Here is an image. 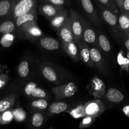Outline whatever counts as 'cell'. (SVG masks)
<instances>
[{
  "instance_id": "ac0fdd59",
  "label": "cell",
  "mask_w": 129,
  "mask_h": 129,
  "mask_svg": "<svg viewBox=\"0 0 129 129\" xmlns=\"http://www.w3.org/2000/svg\"><path fill=\"white\" fill-rule=\"evenodd\" d=\"M69 18L68 13L65 10L57 15L52 19H50V24L55 30L57 31L66 23Z\"/></svg>"
},
{
  "instance_id": "e575fe53",
  "label": "cell",
  "mask_w": 129,
  "mask_h": 129,
  "mask_svg": "<svg viewBox=\"0 0 129 129\" xmlns=\"http://www.w3.org/2000/svg\"><path fill=\"white\" fill-rule=\"evenodd\" d=\"M96 118L93 117H89V116H85L83 117V119L82 120L81 122L79 124V128H88L89 126L92 125V123L94 122Z\"/></svg>"
},
{
  "instance_id": "8fae6325",
  "label": "cell",
  "mask_w": 129,
  "mask_h": 129,
  "mask_svg": "<svg viewBox=\"0 0 129 129\" xmlns=\"http://www.w3.org/2000/svg\"><path fill=\"white\" fill-rule=\"evenodd\" d=\"M37 16L36 11H31L28 13L25 14L22 16H19L16 19H15V26L17 30H20L22 27L25 25L32 22H37Z\"/></svg>"
},
{
  "instance_id": "b9f144b4",
  "label": "cell",
  "mask_w": 129,
  "mask_h": 129,
  "mask_svg": "<svg viewBox=\"0 0 129 129\" xmlns=\"http://www.w3.org/2000/svg\"><path fill=\"white\" fill-rule=\"evenodd\" d=\"M122 112H123V114L129 118V105H127L124 106V107L122 108Z\"/></svg>"
},
{
  "instance_id": "7a4b0ae2",
  "label": "cell",
  "mask_w": 129,
  "mask_h": 129,
  "mask_svg": "<svg viewBox=\"0 0 129 129\" xmlns=\"http://www.w3.org/2000/svg\"><path fill=\"white\" fill-rule=\"evenodd\" d=\"M102 17L105 21L111 28L115 37L118 40H122L123 42V37L120 31L118 23V17L117 15L111 10L104 8L102 10Z\"/></svg>"
},
{
  "instance_id": "484cf974",
  "label": "cell",
  "mask_w": 129,
  "mask_h": 129,
  "mask_svg": "<svg viewBox=\"0 0 129 129\" xmlns=\"http://www.w3.org/2000/svg\"><path fill=\"white\" fill-rule=\"evenodd\" d=\"M117 62L122 70L125 71L129 74V61L127 57L124 56L122 51H120L118 54Z\"/></svg>"
},
{
  "instance_id": "cb8c5ba5",
  "label": "cell",
  "mask_w": 129,
  "mask_h": 129,
  "mask_svg": "<svg viewBox=\"0 0 129 129\" xmlns=\"http://www.w3.org/2000/svg\"><path fill=\"white\" fill-rule=\"evenodd\" d=\"M98 44H99V47L102 49L105 52H109L112 50L111 44L108 38L103 34H100L98 35Z\"/></svg>"
},
{
  "instance_id": "1f68e13d",
  "label": "cell",
  "mask_w": 129,
  "mask_h": 129,
  "mask_svg": "<svg viewBox=\"0 0 129 129\" xmlns=\"http://www.w3.org/2000/svg\"><path fill=\"white\" fill-rule=\"evenodd\" d=\"M13 117L15 121L17 122H22L26 117V112L21 108H16L13 110Z\"/></svg>"
},
{
  "instance_id": "44dd1931",
  "label": "cell",
  "mask_w": 129,
  "mask_h": 129,
  "mask_svg": "<svg viewBox=\"0 0 129 129\" xmlns=\"http://www.w3.org/2000/svg\"><path fill=\"white\" fill-rule=\"evenodd\" d=\"M12 0H0V17H5L11 14Z\"/></svg>"
},
{
  "instance_id": "ba28073f",
  "label": "cell",
  "mask_w": 129,
  "mask_h": 129,
  "mask_svg": "<svg viewBox=\"0 0 129 129\" xmlns=\"http://www.w3.org/2000/svg\"><path fill=\"white\" fill-rule=\"evenodd\" d=\"M58 36L62 40V42H71L74 41V36L71 26V21L69 16L65 23L57 31Z\"/></svg>"
},
{
  "instance_id": "e0dca14e",
  "label": "cell",
  "mask_w": 129,
  "mask_h": 129,
  "mask_svg": "<svg viewBox=\"0 0 129 129\" xmlns=\"http://www.w3.org/2000/svg\"><path fill=\"white\" fill-rule=\"evenodd\" d=\"M106 97L109 102L114 103L122 102L125 99V95L120 90L115 88H110L106 93Z\"/></svg>"
},
{
  "instance_id": "836d02e7",
  "label": "cell",
  "mask_w": 129,
  "mask_h": 129,
  "mask_svg": "<svg viewBox=\"0 0 129 129\" xmlns=\"http://www.w3.org/2000/svg\"><path fill=\"white\" fill-rule=\"evenodd\" d=\"M30 96L34 98H37L39 99H43V98H45L47 96L46 92L44 89H42L40 88H38L36 87L34 90L31 91Z\"/></svg>"
},
{
  "instance_id": "ab89813d",
  "label": "cell",
  "mask_w": 129,
  "mask_h": 129,
  "mask_svg": "<svg viewBox=\"0 0 129 129\" xmlns=\"http://www.w3.org/2000/svg\"><path fill=\"white\" fill-rule=\"evenodd\" d=\"M129 14V0H123V11Z\"/></svg>"
},
{
  "instance_id": "52a82bcc",
  "label": "cell",
  "mask_w": 129,
  "mask_h": 129,
  "mask_svg": "<svg viewBox=\"0 0 129 129\" xmlns=\"http://www.w3.org/2000/svg\"><path fill=\"white\" fill-rule=\"evenodd\" d=\"M81 3L83 10L86 13L87 16L89 20L96 26H100L101 25V21L94 8L93 3L91 0H81Z\"/></svg>"
},
{
  "instance_id": "9a60e30c",
  "label": "cell",
  "mask_w": 129,
  "mask_h": 129,
  "mask_svg": "<svg viewBox=\"0 0 129 129\" xmlns=\"http://www.w3.org/2000/svg\"><path fill=\"white\" fill-rule=\"evenodd\" d=\"M89 53L93 66L96 67L100 70L104 71L105 68L104 60L99 50L96 47H91L89 49Z\"/></svg>"
},
{
  "instance_id": "9c48e42d",
  "label": "cell",
  "mask_w": 129,
  "mask_h": 129,
  "mask_svg": "<svg viewBox=\"0 0 129 129\" xmlns=\"http://www.w3.org/2000/svg\"><path fill=\"white\" fill-rule=\"evenodd\" d=\"M106 87L103 81L98 78H94L91 80L90 93L96 99L102 98L105 94Z\"/></svg>"
},
{
  "instance_id": "f6af8a7d",
  "label": "cell",
  "mask_w": 129,
  "mask_h": 129,
  "mask_svg": "<svg viewBox=\"0 0 129 129\" xmlns=\"http://www.w3.org/2000/svg\"><path fill=\"white\" fill-rule=\"evenodd\" d=\"M110 1H111V2H112V3L114 5V4H115V0H110Z\"/></svg>"
},
{
  "instance_id": "5bb4252c",
  "label": "cell",
  "mask_w": 129,
  "mask_h": 129,
  "mask_svg": "<svg viewBox=\"0 0 129 129\" xmlns=\"http://www.w3.org/2000/svg\"><path fill=\"white\" fill-rule=\"evenodd\" d=\"M62 47L66 52L68 54L70 57H71L75 62H78L80 60V56H79V50L78 49V46L75 41L71 42H62Z\"/></svg>"
},
{
  "instance_id": "f35d334b",
  "label": "cell",
  "mask_w": 129,
  "mask_h": 129,
  "mask_svg": "<svg viewBox=\"0 0 129 129\" xmlns=\"http://www.w3.org/2000/svg\"><path fill=\"white\" fill-rule=\"evenodd\" d=\"M8 77L5 74H0V89L3 88L7 83Z\"/></svg>"
},
{
  "instance_id": "74e56055",
  "label": "cell",
  "mask_w": 129,
  "mask_h": 129,
  "mask_svg": "<svg viewBox=\"0 0 129 129\" xmlns=\"http://www.w3.org/2000/svg\"><path fill=\"white\" fill-rule=\"evenodd\" d=\"M98 1H99L102 5L107 6V7L108 8V10L113 11V8H114V5L111 2L110 0H98Z\"/></svg>"
},
{
  "instance_id": "7402d4cb",
  "label": "cell",
  "mask_w": 129,
  "mask_h": 129,
  "mask_svg": "<svg viewBox=\"0 0 129 129\" xmlns=\"http://www.w3.org/2000/svg\"><path fill=\"white\" fill-rule=\"evenodd\" d=\"M16 30L15 23L11 20H6L0 23V33L2 34H13Z\"/></svg>"
},
{
  "instance_id": "bcb514c9",
  "label": "cell",
  "mask_w": 129,
  "mask_h": 129,
  "mask_svg": "<svg viewBox=\"0 0 129 129\" xmlns=\"http://www.w3.org/2000/svg\"><path fill=\"white\" fill-rule=\"evenodd\" d=\"M0 120H1V114H0Z\"/></svg>"
},
{
  "instance_id": "d6986e66",
  "label": "cell",
  "mask_w": 129,
  "mask_h": 129,
  "mask_svg": "<svg viewBox=\"0 0 129 129\" xmlns=\"http://www.w3.org/2000/svg\"><path fill=\"white\" fill-rule=\"evenodd\" d=\"M40 45L44 49L48 50H57L59 47V43L56 39L52 37L42 38L40 40Z\"/></svg>"
},
{
  "instance_id": "603a6c76",
  "label": "cell",
  "mask_w": 129,
  "mask_h": 129,
  "mask_svg": "<svg viewBox=\"0 0 129 129\" xmlns=\"http://www.w3.org/2000/svg\"><path fill=\"white\" fill-rule=\"evenodd\" d=\"M15 100V96L13 94L6 97L0 101V113L10 109Z\"/></svg>"
},
{
  "instance_id": "ffe728a7",
  "label": "cell",
  "mask_w": 129,
  "mask_h": 129,
  "mask_svg": "<svg viewBox=\"0 0 129 129\" xmlns=\"http://www.w3.org/2000/svg\"><path fill=\"white\" fill-rule=\"evenodd\" d=\"M68 106L64 102H57L52 103L49 107V113L50 115H57L66 112Z\"/></svg>"
},
{
  "instance_id": "6da1fadb",
  "label": "cell",
  "mask_w": 129,
  "mask_h": 129,
  "mask_svg": "<svg viewBox=\"0 0 129 129\" xmlns=\"http://www.w3.org/2000/svg\"><path fill=\"white\" fill-rule=\"evenodd\" d=\"M36 0H12L11 15L14 20L25 14L36 11Z\"/></svg>"
},
{
  "instance_id": "7c38bea8",
  "label": "cell",
  "mask_w": 129,
  "mask_h": 129,
  "mask_svg": "<svg viewBox=\"0 0 129 129\" xmlns=\"http://www.w3.org/2000/svg\"><path fill=\"white\" fill-rule=\"evenodd\" d=\"M62 6H54L50 4H44L40 6V12L43 15L49 19H52L64 10Z\"/></svg>"
},
{
  "instance_id": "f546056e",
  "label": "cell",
  "mask_w": 129,
  "mask_h": 129,
  "mask_svg": "<svg viewBox=\"0 0 129 129\" xmlns=\"http://www.w3.org/2000/svg\"><path fill=\"white\" fill-rule=\"evenodd\" d=\"M29 64L26 60L21 62L18 68V74L21 78H25L28 75Z\"/></svg>"
},
{
  "instance_id": "d6a6232c",
  "label": "cell",
  "mask_w": 129,
  "mask_h": 129,
  "mask_svg": "<svg viewBox=\"0 0 129 129\" xmlns=\"http://www.w3.org/2000/svg\"><path fill=\"white\" fill-rule=\"evenodd\" d=\"M31 106L37 110H45L47 108L48 103L44 99H37L32 102Z\"/></svg>"
},
{
  "instance_id": "2e32d148",
  "label": "cell",
  "mask_w": 129,
  "mask_h": 129,
  "mask_svg": "<svg viewBox=\"0 0 129 129\" xmlns=\"http://www.w3.org/2000/svg\"><path fill=\"white\" fill-rule=\"evenodd\" d=\"M118 23L122 37H129V14L121 12L118 17Z\"/></svg>"
},
{
  "instance_id": "7dc6e473",
  "label": "cell",
  "mask_w": 129,
  "mask_h": 129,
  "mask_svg": "<svg viewBox=\"0 0 129 129\" xmlns=\"http://www.w3.org/2000/svg\"><path fill=\"white\" fill-rule=\"evenodd\" d=\"M49 129H53V128H52V127H50V128H49Z\"/></svg>"
},
{
  "instance_id": "60d3db41",
  "label": "cell",
  "mask_w": 129,
  "mask_h": 129,
  "mask_svg": "<svg viewBox=\"0 0 129 129\" xmlns=\"http://www.w3.org/2000/svg\"><path fill=\"white\" fill-rule=\"evenodd\" d=\"M115 3L117 5V7H118V10H120V11L122 12L123 11V0H115Z\"/></svg>"
},
{
  "instance_id": "4dcf8cb0",
  "label": "cell",
  "mask_w": 129,
  "mask_h": 129,
  "mask_svg": "<svg viewBox=\"0 0 129 129\" xmlns=\"http://www.w3.org/2000/svg\"><path fill=\"white\" fill-rule=\"evenodd\" d=\"M31 125L35 128H39L44 123V116L40 113H35L33 114L31 120Z\"/></svg>"
},
{
  "instance_id": "3957f363",
  "label": "cell",
  "mask_w": 129,
  "mask_h": 129,
  "mask_svg": "<svg viewBox=\"0 0 129 129\" xmlns=\"http://www.w3.org/2000/svg\"><path fill=\"white\" fill-rule=\"evenodd\" d=\"M69 19L71 21V30L74 36V41L76 44L83 41V20L79 15L74 10H71Z\"/></svg>"
},
{
  "instance_id": "f1b7e54d",
  "label": "cell",
  "mask_w": 129,
  "mask_h": 129,
  "mask_svg": "<svg viewBox=\"0 0 129 129\" xmlns=\"http://www.w3.org/2000/svg\"><path fill=\"white\" fill-rule=\"evenodd\" d=\"M14 119L13 110L11 108L5 112H3L1 114V120H0V125L8 124L10 122H12Z\"/></svg>"
},
{
  "instance_id": "4316f807",
  "label": "cell",
  "mask_w": 129,
  "mask_h": 129,
  "mask_svg": "<svg viewBox=\"0 0 129 129\" xmlns=\"http://www.w3.org/2000/svg\"><path fill=\"white\" fill-rule=\"evenodd\" d=\"M15 39V35L13 34H3L0 39V44L3 47H10L13 44Z\"/></svg>"
},
{
  "instance_id": "d590c367",
  "label": "cell",
  "mask_w": 129,
  "mask_h": 129,
  "mask_svg": "<svg viewBox=\"0 0 129 129\" xmlns=\"http://www.w3.org/2000/svg\"><path fill=\"white\" fill-rule=\"evenodd\" d=\"M36 87H37V86L36 83H34V82H30V83H28L26 84V86L25 87V89H24L25 94L27 96H30L31 91H32Z\"/></svg>"
},
{
  "instance_id": "ee69618b",
  "label": "cell",
  "mask_w": 129,
  "mask_h": 129,
  "mask_svg": "<svg viewBox=\"0 0 129 129\" xmlns=\"http://www.w3.org/2000/svg\"><path fill=\"white\" fill-rule=\"evenodd\" d=\"M126 57H127V59H128V60L129 61V52H127V54H126Z\"/></svg>"
},
{
  "instance_id": "5b68a950",
  "label": "cell",
  "mask_w": 129,
  "mask_h": 129,
  "mask_svg": "<svg viewBox=\"0 0 129 129\" xmlns=\"http://www.w3.org/2000/svg\"><path fill=\"white\" fill-rule=\"evenodd\" d=\"M86 116L97 118L105 110V107L103 102L99 99L93 100L84 105Z\"/></svg>"
},
{
  "instance_id": "d4e9b609",
  "label": "cell",
  "mask_w": 129,
  "mask_h": 129,
  "mask_svg": "<svg viewBox=\"0 0 129 129\" xmlns=\"http://www.w3.org/2000/svg\"><path fill=\"white\" fill-rule=\"evenodd\" d=\"M43 76L50 82H56L57 81V75L55 71L50 66H45L42 69Z\"/></svg>"
},
{
  "instance_id": "8992f818",
  "label": "cell",
  "mask_w": 129,
  "mask_h": 129,
  "mask_svg": "<svg viewBox=\"0 0 129 129\" xmlns=\"http://www.w3.org/2000/svg\"><path fill=\"white\" fill-rule=\"evenodd\" d=\"M20 31L25 39L35 40L43 36V33L37 25V22H32L21 28Z\"/></svg>"
},
{
  "instance_id": "8d00e7d4",
  "label": "cell",
  "mask_w": 129,
  "mask_h": 129,
  "mask_svg": "<svg viewBox=\"0 0 129 129\" xmlns=\"http://www.w3.org/2000/svg\"><path fill=\"white\" fill-rule=\"evenodd\" d=\"M44 1L48 4H50L56 6H62L66 3V0H44Z\"/></svg>"
},
{
  "instance_id": "4fadbf2b",
  "label": "cell",
  "mask_w": 129,
  "mask_h": 129,
  "mask_svg": "<svg viewBox=\"0 0 129 129\" xmlns=\"http://www.w3.org/2000/svg\"><path fill=\"white\" fill-rule=\"evenodd\" d=\"M78 48L79 49V56L80 60L86 65L91 68H93V64L90 57V53H89V47L87 45L84 41H81L77 44Z\"/></svg>"
},
{
  "instance_id": "7bdbcfd3",
  "label": "cell",
  "mask_w": 129,
  "mask_h": 129,
  "mask_svg": "<svg viewBox=\"0 0 129 129\" xmlns=\"http://www.w3.org/2000/svg\"><path fill=\"white\" fill-rule=\"evenodd\" d=\"M123 42L127 52H129V37H125L123 39Z\"/></svg>"
},
{
  "instance_id": "83f0119b",
  "label": "cell",
  "mask_w": 129,
  "mask_h": 129,
  "mask_svg": "<svg viewBox=\"0 0 129 129\" xmlns=\"http://www.w3.org/2000/svg\"><path fill=\"white\" fill-rule=\"evenodd\" d=\"M71 116L75 119H78L81 117H85V112H84V105H79L75 108H73L71 110L68 112Z\"/></svg>"
},
{
  "instance_id": "277c9868",
  "label": "cell",
  "mask_w": 129,
  "mask_h": 129,
  "mask_svg": "<svg viewBox=\"0 0 129 129\" xmlns=\"http://www.w3.org/2000/svg\"><path fill=\"white\" fill-rule=\"evenodd\" d=\"M52 90L57 100H62L74 96L78 89L74 83H69L52 88Z\"/></svg>"
},
{
  "instance_id": "30bf717a",
  "label": "cell",
  "mask_w": 129,
  "mask_h": 129,
  "mask_svg": "<svg viewBox=\"0 0 129 129\" xmlns=\"http://www.w3.org/2000/svg\"><path fill=\"white\" fill-rule=\"evenodd\" d=\"M83 40L87 44H91L96 47L98 44V40L96 38L95 31L88 23L83 22Z\"/></svg>"
}]
</instances>
